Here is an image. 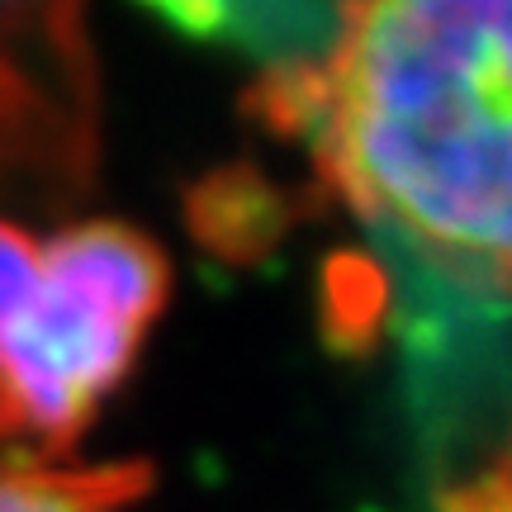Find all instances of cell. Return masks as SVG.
<instances>
[{"instance_id":"5b68a950","label":"cell","mask_w":512,"mask_h":512,"mask_svg":"<svg viewBox=\"0 0 512 512\" xmlns=\"http://www.w3.org/2000/svg\"><path fill=\"white\" fill-rule=\"evenodd\" d=\"M38 256H43V242H38L29 228L0 219V342H5L10 323L19 318L29 290H34Z\"/></svg>"},{"instance_id":"6da1fadb","label":"cell","mask_w":512,"mask_h":512,"mask_svg":"<svg viewBox=\"0 0 512 512\" xmlns=\"http://www.w3.org/2000/svg\"><path fill=\"white\" fill-rule=\"evenodd\" d=\"M252 114L375 233L512 299V0H337L323 48L261 76Z\"/></svg>"},{"instance_id":"277c9868","label":"cell","mask_w":512,"mask_h":512,"mask_svg":"<svg viewBox=\"0 0 512 512\" xmlns=\"http://www.w3.org/2000/svg\"><path fill=\"white\" fill-rule=\"evenodd\" d=\"M152 489V465L119 460L72 470L0 441V512H133Z\"/></svg>"},{"instance_id":"7a4b0ae2","label":"cell","mask_w":512,"mask_h":512,"mask_svg":"<svg viewBox=\"0 0 512 512\" xmlns=\"http://www.w3.org/2000/svg\"><path fill=\"white\" fill-rule=\"evenodd\" d=\"M166 299L171 261L133 223H72L43 242L34 290L0 342V437L67 456L128 380Z\"/></svg>"},{"instance_id":"8992f818","label":"cell","mask_w":512,"mask_h":512,"mask_svg":"<svg viewBox=\"0 0 512 512\" xmlns=\"http://www.w3.org/2000/svg\"><path fill=\"white\" fill-rule=\"evenodd\" d=\"M437 512H512V446L470 475L446 479L437 489Z\"/></svg>"},{"instance_id":"3957f363","label":"cell","mask_w":512,"mask_h":512,"mask_svg":"<svg viewBox=\"0 0 512 512\" xmlns=\"http://www.w3.org/2000/svg\"><path fill=\"white\" fill-rule=\"evenodd\" d=\"M138 5L185 38L271 53L275 67L313 57L332 29V19H323V0H138Z\"/></svg>"}]
</instances>
